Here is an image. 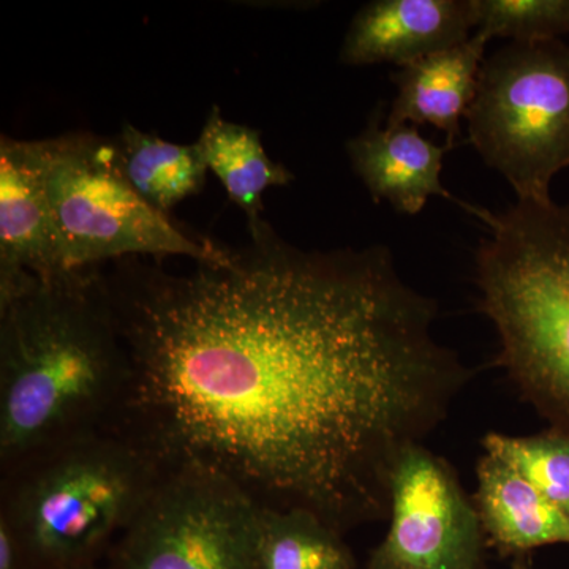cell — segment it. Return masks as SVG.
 I'll return each instance as SVG.
<instances>
[{
    "mask_svg": "<svg viewBox=\"0 0 569 569\" xmlns=\"http://www.w3.org/2000/svg\"><path fill=\"white\" fill-rule=\"evenodd\" d=\"M249 230L244 249L186 272L100 268L132 369L121 427L170 471H212L346 535L387 518L397 460L473 373L388 247L305 250L264 220Z\"/></svg>",
    "mask_w": 569,
    "mask_h": 569,
    "instance_id": "6da1fadb",
    "label": "cell"
},
{
    "mask_svg": "<svg viewBox=\"0 0 569 569\" xmlns=\"http://www.w3.org/2000/svg\"><path fill=\"white\" fill-rule=\"evenodd\" d=\"M132 369L100 268L0 299V467L121 427Z\"/></svg>",
    "mask_w": 569,
    "mask_h": 569,
    "instance_id": "7a4b0ae2",
    "label": "cell"
},
{
    "mask_svg": "<svg viewBox=\"0 0 569 569\" xmlns=\"http://www.w3.org/2000/svg\"><path fill=\"white\" fill-rule=\"evenodd\" d=\"M168 473L123 427L71 438L0 467V522L28 569L102 567Z\"/></svg>",
    "mask_w": 569,
    "mask_h": 569,
    "instance_id": "3957f363",
    "label": "cell"
},
{
    "mask_svg": "<svg viewBox=\"0 0 569 569\" xmlns=\"http://www.w3.org/2000/svg\"><path fill=\"white\" fill-rule=\"evenodd\" d=\"M466 209L488 227L475 272L479 310L500 342L497 362L550 426L569 430V206Z\"/></svg>",
    "mask_w": 569,
    "mask_h": 569,
    "instance_id": "277c9868",
    "label": "cell"
},
{
    "mask_svg": "<svg viewBox=\"0 0 569 569\" xmlns=\"http://www.w3.org/2000/svg\"><path fill=\"white\" fill-rule=\"evenodd\" d=\"M50 203L63 272L123 258L219 263L230 249L187 234L142 200L123 173L116 140L67 133L26 141Z\"/></svg>",
    "mask_w": 569,
    "mask_h": 569,
    "instance_id": "5b68a950",
    "label": "cell"
},
{
    "mask_svg": "<svg viewBox=\"0 0 569 569\" xmlns=\"http://www.w3.org/2000/svg\"><path fill=\"white\" fill-rule=\"evenodd\" d=\"M466 119L471 144L518 201L548 203L569 167V44L511 41L490 54Z\"/></svg>",
    "mask_w": 569,
    "mask_h": 569,
    "instance_id": "8992f818",
    "label": "cell"
},
{
    "mask_svg": "<svg viewBox=\"0 0 569 569\" xmlns=\"http://www.w3.org/2000/svg\"><path fill=\"white\" fill-rule=\"evenodd\" d=\"M260 508L238 485L212 471H170L103 567L253 569Z\"/></svg>",
    "mask_w": 569,
    "mask_h": 569,
    "instance_id": "52a82bcc",
    "label": "cell"
},
{
    "mask_svg": "<svg viewBox=\"0 0 569 569\" xmlns=\"http://www.w3.org/2000/svg\"><path fill=\"white\" fill-rule=\"evenodd\" d=\"M486 548L455 467L425 443L407 448L389 482V530L367 569H485Z\"/></svg>",
    "mask_w": 569,
    "mask_h": 569,
    "instance_id": "ba28073f",
    "label": "cell"
},
{
    "mask_svg": "<svg viewBox=\"0 0 569 569\" xmlns=\"http://www.w3.org/2000/svg\"><path fill=\"white\" fill-rule=\"evenodd\" d=\"M477 31L475 0H373L355 14L339 61L407 66L458 47Z\"/></svg>",
    "mask_w": 569,
    "mask_h": 569,
    "instance_id": "9c48e42d",
    "label": "cell"
},
{
    "mask_svg": "<svg viewBox=\"0 0 569 569\" xmlns=\"http://www.w3.org/2000/svg\"><path fill=\"white\" fill-rule=\"evenodd\" d=\"M62 271L43 182L24 140H0V299Z\"/></svg>",
    "mask_w": 569,
    "mask_h": 569,
    "instance_id": "30bf717a",
    "label": "cell"
},
{
    "mask_svg": "<svg viewBox=\"0 0 569 569\" xmlns=\"http://www.w3.org/2000/svg\"><path fill=\"white\" fill-rule=\"evenodd\" d=\"M449 146L427 140L413 126H380V112L347 142L353 171L376 203L387 201L397 212L417 216L432 197L462 204L441 182Z\"/></svg>",
    "mask_w": 569,
    "mask_h": 569,
    "instance_id": "8fae6325",
    "label": "cell"
},
{
    "mask_svg": "<svg viewBox=\"0 0 569 569\" xmlns=\"http://www.w3.org/2000/svg\"><path fill=\"white\" fill-rule=\"evenodd\" d=\"M490 39L475 32L463 43L399 67L392 74L397 96L387 126L430 123L447 133V146H455L460 121L477 96L479 71Z\"/></svg>",
    "mask_w": 569,
    "mask_h": 569,
    "instance_id": "7c38bea8",
    "label": "cell"
},
{
    "mask_svg": "<svg viewBox=\"0 0 569 569\" xmlns=\"http://www.w3.org/2000/svg\"><path fill=\"white\" fill-rule=\"evenodd\" d=\"M477 507L488 548L523 563L535 549L569 545V515L490 455L477 466Z\"/></svg>",
    "mask_w": 569,
    "mask_h": 569,
    "instance_id": "4fadbf2b",
    "label": "cell"
},
{
    "mask_svg": "<svg viewBox=\"0 0 569 569\" xmlns=\"http://www.w3.org/2000/svg\"><path fill=\"white\" fill-rule=\"evenodd\" d=\"M206 167L217 176L228 197L249 219V228L263 220V194L271 187L290 186L295 176L264 151L261 133L230 122L213 104L194 142Z\"/></svg>",
    "mask_w": 569,
    "mask_h": 569,
    "instance_id": "5bb4252c",
    "label": "cell"
},
{
    "mask_svg": "<svg viewBox=\"0 0 569 569\" xmlns=\"http://www.w3.org/2000/svg\"><path fill=\"white\" fill-rule=\"evenodd\" d=\"M123 173L142 200L167 213L186 200L203 192L208 167L194 144L164 141L123 123L114 138Z\"/></svg>",
    "mask_w": 569,
    "mask_h": 569,
    "instance_id": "9a60e30c",
    "label": "cell"
},
{
    "mask_svg": "<svg viewBox=\"0 0 569 569\" xmlns=\"http://www.w3.org/2000/svg\"><path fill=\"white\" fill-rule=\"evenodd\" d=\"M253 569H356L343 535L302 508L261 507L253 537Z\"/></svg>",
    "mask_w": 569,
    "mask_h": 569,
    "instance_id": "2e32d148",
    "label": "cell"
},
{
    "mask_svg": "<svg viewBox=\"0 0 569 569\" xmlns=\"http://www.w3.org/2000/svg\"><path fill=\"white\" fill-rule=\"evenodd\" d=\"M481 445L486 455L512 468L569 515V430L550 426L523 437L489 432Z\"/></svg>",
    "mask_w": 569,
    "mask_h": 569,
    "instance_id": "e0dca14e",
    "label": "cell"
},
{
    "mask_svg": "<svg viewBox=\"0 0 569 569\" xmlns=\"http://www.w3.org/2000/svg\"><path fill=\"white\" fill-rule=\"evenodd\" d=\"M477 32L515 43L561 40L569 33V0H475Z\"/></svg>",
    "mask_w": 569,
    "mask_h": 569,
    "instance_id": "ac0fdd59",
    "label": "cell"
},
{
    "mask_svg": "<svg viewBox=\"0 0 569 569\" xmlns=\"http://www.w3.org/2000/svg\"><path fill=\"white\" fill-rule=\"evenodd\" d=\"M0 569H28L20 542L3 522H0Z\"/></svg>",
    "mask_w": 569,
    "mask_h": 569,
    "instance_id": "d6986e66",
    "label": "cell"
},
{
    "mask_svg": "<svg viewBox=\"0 0 569 569\" xmlns=\"http://www.w3.org/2000/svg\"><path fill=\"white\" fill-rule=\"evenodd\" d=\"M518 569H530L526 563H519Z\"/></svg>",
    "mask_w": 569,
    "mask_h": 569,
    "instance_id": "ffe728a7",
    "label": "cell"
},
{
    "mask_svg": "<svg viewBox=\"0 0 569 569\" xmlns=\"http://www.w3.org/2000/svg\"><path fill=\"white\" fill-rule=\"evenodd\" d=\"M91 569H108V568H104L102 565V567H97V568H91Z\"/></svg>",
    "mask_w": 569,
    "mask_h": 569,
    "instance_id": "44dd1931",
    "label": "cell"
}]
</instances>
